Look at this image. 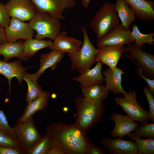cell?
Masks as SVG:
<instances>
[{"mask_svg": "<svg viewBox=\"0 0 154 154\" xmlns=\"http://www.w3.org/2000/svg\"><path fill=\"white\" fill-rule=\"evenodd\" d=\"M46 134L61 148L65 154L86 153L89 142L85 134L74 124L53 123L45 128Z\"/></svg>", "mask_w": 154, "mask_h": 154, "instance_id": "cell-1", "label": "cell"}, {"mask_svg": "<svg viewBox=\"0 0 154 154\" xmlns=\"http://www.w3.org/2000/svg\"><path fill=\"white\" fill-rule=\"evenodd\" d=\"M77 117L75 124L85 134L87 131L99 121L105 112L101 100H94L79 97L75 100Z\"/></svg>", "mask_w": 154, "mask_h": 154, "instance_id": "cell-2", "label": "cell"}, {"mask_svg": "<svg viewBox=\"0 0 154 154\" xmlns=\"http://www.w3.org/2000/svg\"><path fill=\"white\" fill-rule=\"evenodd\" d=\"M120 24L115 5L105 2L90 21L89 25L98 40L103 38Z\"/></svg>", "mask_w": 154, "mask_h": 154, "instance_id": "cell-3", "label": "cell"}, {"mask_svg": "<svg viewBox=\"0 0 154 154\" xmlns=\"http://www.w3.org/2000/svg\"><path fill=\"white\" fill-rule=\"evenodd\" d=\"M83 41L80 48L73 52L68 54L71 61L70 69L76 70L80 74L90 69L95 61L98 51L92 44L88 34L87 29L82 27Z\"/></svg>", "mask_w": 154, "mask_h": 154, "instance_id": "cell-4", "label": "cell"}, {"mask_svg": "<svg viewBox=\"0 0 154 154\" xmlns=\"http://www.w3.org/2000/svg\"><path fill=\"white\" fill-rule=\"evenodd\" d=\"M28 23L36 31L35 37L38 39L48 38L54 40L60 32V19L47 12L37 11Z\"/></svg>", "mask_w": 154, "mask_h": 154, "instance_id": "cell-5", "label": "cell"}, {"mask_svg": "<svg viewBox=\"0 0 154 154\" xmlns=\"http://www.w3.org/2000/svg\"><path fill=\"white\" fill-rule=\"evenodd\" d=\"M13 128L16 135V142L23 154H27L41 137L37 131L33 117L23 121H17Z\"/></svg>", "mask_w": 154, "mask_h": 154, "instance_id": "cell-6", "label": "cell"}, {"mask_svg": "<svg viewBox=\"0 0 154 154\" xmlns=\"http://www.w3.org/2000/svg\"><path fill=\"white\" fill-rule=\"evenodd\" d=\"M123 97H116L114 99L116 104L121 107L127 115L135 121L140 123L148 122V112L138 103L135 91H129Z\"/></svg>", "mask_w": 154, "mask_h": 154, "instance_id": "cell-7", "label": "cell"}, {"mask_svg": "<svg viewBox=\"0 0 154 154\" xmlns=\"http://www.w3.org/2000/svg\"><path fill=\"white\" fill-rule=\"evenodd\" d=\"M129 52V55H125L128 59L133 61L135 60L137 65L143 72L144 75L150 78H154V55L147 53L141 48L131 43L125 47V51Z\"/></svg>", "mask_w": 154, "mask_h": 154, "instance_id": "cell-8", "label": "cell"}, {"mask_svg": "<svg viewBox=\"0 0 154 154\" xmlns=\"http://www.w3.org/2000/svg\"><path fill=\"white\" fill-rule=\"evenodd\" d=\"M5 5L10 17L23 22L30 21L38 11L31 0H9Z\"/></svg>", "mask_w": 154, "mask_h": 154, "instance_id": "cell-9", "label": "cell"}, {"mask_svg": "<svg viewBox=\"0 0 154 154\" xmlns=\"http://www.w3.org/2000/svg\"><path fill=\"white\" fill-rule=\"evenodd\" d=\"M38 11L49 13L60 20H64L66 9L74 7L75 0H31Z\"/></svg>", "mask_w": 154, "mask_h": 154, "instance_id": "cell-10", "label": "cell"}, {"mask_svg": "<svg viewBox=\"0 0 154 154\" xmlns=\"http://www.w3.org/2000/svg\"><path fill=\"white\" fill-rule=\"evenodd\" d=\"M135 41L129 29H126L119 25L101 39L98 40L96 45L98 48L106 46H123Z\"/></svg>", "mask_w": 154, "mask_h": 154, "instance_id": "cell-11", "label": "cell"}, {"mask_svg": "<svg viewBox=\"0 0 154 154\" xmlns=\"http://www.w3.org/2000/svg\"><path fill=\"white\" fill-rule=\"evenodd\" d=\"M11 18L10 24L5 28L7 42H14L19 39L26 40L33 38L34 31L28 23L15 17Z\"/></svg>", "mask_w": 154, "mask_h": 154, "instance_id": "cell-12", "label": "cell"}, {"mask_svg": "<svg viewBox=\"0 0 154 154\" xmlns=\"http://www.w3.org/2000/svg\"><path fill=\"white\" fill-rule=\"evenodd\" d=\"M125 51V47L123 46L98 48L95 62L106 64L111 69L114 70L117 68V63Z\"/></svg>", "mask_w": 154, "mask_h": 154, "instance_id": "cell-13", "label": "cell"}, {"mask_svg": "<svg viewBox=\"0 0 154 154\" xmlns=\"http://www.w3.org/2000/svg\"><path fill=\"white\" fill-rule=\"evenodd\" d=\"M102 143L110 154H138L136 144L132 141L106 137L102 139Z\"/></svg>", "mask_w": 154, "mask_h": 154, "instance_id": "cell-14", "label": "cell"}, {"mask_svg": "<svg viewBox=\"0 0 154 154\" xmlns=\"http://www.w3.org/2000/svg\"><path fill=\"white\" fill-rule=\"evenodd\" d=\"M115 123V126L110 134L114 137L121 138L134 131L139 124L127 115L115 113L111 117Z\"/></svg>", "mask_w": 154, "mask_h": 154, "instance_id": "cell-15", "label": "cell"}, {"mask_svg": "<svg viewBox=\"0 0 154 154\" xmlns=\"http://www.w3.org/2000/svg\"><path fill=\"white\" fill-rule=\"evenodd\" d=\"M31 66H22L20 61L16 60L9 62L0 59V74L5 77L8 80L9 85L7 95L11 93V80L16 77L20 85H22L23 77L24 74Z\"/></svg>", "mask_w": 154, "mask_h": 154, "instance_id": "cell-16", "label": "cell"}, {"mask_svg": "<svg viewBox=\"0 0 154 154\" xmlns=\"http://www.w3.org/2000/svg\"><path fill=\"white\" fill-rule=\"evenodd\" d=\"M83 42L81 40L68 36L66 31L60 32L49 47L70 54L80 49Z\"/></svg>", "mask_w": 154, "mask_h": 154, "instance_id": "cell-17", "label": "cell"}, {"mask_svg": "<svg viewBox=\"0 0 154 154\" xmlns=\"http://www.w3.org/2000/svg\"><path fill=\"white\" fill-rule=\"evenodd\" d=\"M125 74L122 69L117 68L114 70L110 68L104 70L102 74L105 76V87L109 92L115 94H125V91L121 86L122 75Z\"/></svg>", "mask_w": 154, "mask_h": 154, "instance_id": "cell-18", "label": "cell"}, {"mask_svg": "<svg viewBox=\"0 0 154 154\" xmlns=\"http://www.w3.org/2000/svg\"><path fill=\"white\" fill-rule=\"evenodd\" d=\"M102 64L97 62L95 66L89 69L83 73L73 77L72 80L80 84V88L90 86L102 84L104 82V78L101 72Z\"/></svg>", "mask_w": 154, "mask_h": 154, "instance_id": "cell-19", "label": "cell"}, {"mask_svg": "<svg viewBox=\"0 0 154 154\" xmlns=\"http://www.w3.org/2000/svg\"><path fill=\"white\" fill-rule=\"evenodd\" d=\"M141 21L154 20V1L146 0H124Z\"/></svg>", "mask_w": 154, "mask_h": 154, "instance_id": "cell-20", "label": "cell"}, {"mask_svg": "<svg viewBox=\"0 0 154 154\" xmlns=\"http://www.w3.org/2000/svg\"><path fill=\"white\" fill-rule=\"evenodd\" d=\"M65 54V53L62 51L53 49L48 53L41 54L39 60L40 67L36 73L38 78L48 68L54 70L58 63L64 57Z\"/></svg>", "mask_w": 154, "mask_h": 154, "instance_id": "cell-21", "label": "cell"}, {"mask_svg": "<svg viewBox=\"0 0 154 154\" xmlns=\"http://www.w3.org/2000/svg\"><path fill=\"white\" fill-rule=\"evenodd\" d=\"M50 95V92L44 91L36 99L28 103L23 115L17 121H23L33 117L37 112L42 110L46 107Z\"/></svg>", "mask_w": 154, "mask_h": 154, "instance_id": "cell-22", "label": "cell"}, {"mask_svg": "<svg viewBox=\"0 0 154 154\" xmlns=\"http://www.w3.org/2000/svg\"><path fill=\"white\" fill-rule=\"evenodd\" d=\"M23 40H20L14 42H7L0 46V55L3 56V60L8 62L13 57L25 61L28 60V58L23 53Z\"/></svg>", "mask_w": 154, "mask_h": 154, "instance_id": "cell-23", "label": "cell"}, {"mask_svg": "<svg viewBox=\"0 0 154 154\" xmlns=\"http://www.w3.org/2000/svg\"><path fill=\"white\" fill-rule=\"evenodd\" d=\"M115 7L122 25L126 29H129L136 16L133 10L124 0H116Z\"/></svg>", "mask_w": 154, "mask_h": 154, "instance_id": "cell-24", "label": "cell"}, {"mask_svg": "<svg viewBox=\"0 0 154 154\" xmlns=\"http://www.w3.org/2000/svg\"><path fill=\"white\" fill-rule=\"evenodd\" d=\"M38 79L36 73L32 74L26 72L23 77V80L26 82L28 85L25 101L28 103L36 99L43 92L37 82Z\"/></svg>", "mask_w": 154, "mask_h": 154, "instance_id": "cell-25", "label": "cell"}, {"mask_svg": "<svg viewBox=\"0 0 154 154\" xmlns=\"http://www.w3.org/2000/svg\"><path fill=\"white\" fill-rule=\"evenodd\" d=\"M52 42L50 40H39L32 38L25 40L23 43V51L27 57H31L39 50L50 47Z\"/></svg>", "mask_w": 154, "mask_h": 154, "instance_id": "cell-26", "label": "cell"}, {"mask_svg": "<svg viewBox=\"0 0 154 154\" xmlns=\"http://www.w3.org/2000/svg\"><path fill=\"white\" fill-rule=\"evenodd\" d=\"M127 136L131 141L135 142L138 154H154V138L143 139L132 132Z\"/></svg>", "mask_w": 154, "mask_h": 154, "instance_id": "cell-27", "label": "cell"}, {"mask_svg": "<svg viewBox=\"0 0 154 154\" xmlns=\"http://www.w3.org/2000/svg\"><path fill=\"white\" fill-rule=\"evenodd\" d=\"M84 97L94 100L106 99L109 92L102 84H97L81 88Z\"/></svg>", "mask_w": 154, "mask_h": 154, "instance_id": "cell-28", "label": "cell"}, {"mask_svg": "<svg viewBox=\"0 0 154 154\" xmlns=\"http://www.w3.org/2000/svg\"><path fill=\"white\" fill-rule=\"evenodd\" d=\"M52 143V138L46 134L38 139L27 154H48Z\"/></svg>", "mask_w": 154, "mask_h": 154, "instance_id": "cell-29", "label": "cell"}, {"mask_svg": "<svg viewBox=\"0 0 154 154\" xmlns=\"http://www.w3.org/2000/svg\"><path fill=\"white\" fill-rule=\"evenodd\" d=\"M132 29L131 34L135 40L134 44L136 46L141 48L146 43L152 45V42L154 41L153 38L154 36L153 32L147 34H143L140 31L137 26L136 25L133 26Z\"/></svg>", "mask_w": 154, "mask_h": 154, "instance_id": "cell-30", "label": "cell"}, {"mask_svg": "<svg viewBox=\"0 0 154 154\" xmlns=\"http://www.w3.org/2000/svg\"><path fill=\"white\" fill-rule=\"evenodd\" d=\"M134 131L135 134L141 138H154V122L141 123L135 128Z\"/></svg>", "mask_w": 154, "mask_h": 154, "instance_id": "cell-31", "label": "cell"}, {"mask_svg": "<svg viewBox=\"0 0 154 154\" xmlns=\"http://www.w3.org/2000/svg\"><path fill=\"white\" fill-rule=\"evenodd\" d=\"M0 146L13 148L20 151L15 140L8 134L0 130Z\"/></svg>", "mask_w": 154, "mask_h": 154, "instance_id": "cell-32", "label": "cell"}, {"mask_svg": "<svg viewBox=\"0 0 154 154\" xmlns=\"http://www.w3.org/2000/svg\"><path fill=\"white\" fill-rule=\"evenodd\" d=\"M0 130L8 134L16 141V135L14 129L10 126L6 116L3 112L0 110Z\"/></svg>", "mask_w": 154, "mask_h": 154, "instance_id": "cell-33", "label": "cell"}, {"mask_svg": "<svg viewBox=\"0 0 154 154\" xmlns=\"http://www.w3.org/2000/svg\"><path fill=\"white\" fill-rule=\"evenodd\" d=\"M149 106L148 112V119L152 122H154V96L149 91L148 87H144L143 90Z\"/></svg>", "mask_w": 154, "mask_h": 154, "instance_id": "cell-34", "label": "cell"}, {"mask_svg": "<svg viewBox=\"0 0 154 154\" xmlns=\"http://www.w3.org/2000/svg\"><path fill=\"white\" fill-rule=\"evenodd\" d=\"M10 17L5 5L0 3V25L4 28L8 26L11 21Z\"/></svg>", "mask_w": 154, "mask_h": 154, "instance_id": "cell-35", "label": "cell"}, {"mask_svg": "<svg viewBox=\"0 0 154 154\" xmlns=\"http://www.w3.org/2000/svg\"><path fill=\"white\" fill-rule=\"evenodd\" d=\"M136 72L138 76L144 80L147 84L148 88L150 92L154 96V80L145 76L143 74L142 70L140 68H137Z\"/></svg>", "mask_w": 154, "mask_h": 154, "instance_id": "cell-36", "label": "cell"}, {"mask_svg": "<svg viewBox=\"0 0 154 154\" xmlns=\"http://www.w3.org/2000/svg\"><path fill=\"white\" fill-rule=\"evenodd\" d=\"M86 153L89 154H106L103 150L98 148L90 142L88 143L86 149Z\"/></svg>", "mask_w": 154, "mask_h": 154, "instance_id": "cell-37", "label": "cell"}, {"mask_svg": "<svg viewBox=\"0 0 154 154\" xmlns=\"http://www.w3.org/2000/svg\"><path fill=\"white\" fill-rule=\"evenodd\" d=\"M0 154H23V153L15 149L0 146Z\"/></svg>", "mask_w": 154, "mask_h": 154, "instance_id": "cell-38", "label": "cell"}, {"mask_svg": "<svg viewBox=\"0 0 154 154\" xmlns=\"http://www.w3.org/2000/svg\"><path fill=\"white\" fill-rule=\"evenodd\" d=\"M52 146L48 154H64V152L61 148L52 140Z\"/></svg>", "mask_w": 154, "mask_h": 154, "instance_id": "cell-39", "label": "cell"}, {"mask_svg": "<svg viewBox=\"0 0 154 154\" xmlns=\"http://www.w3.org/2000/svg\"><path fill=\"white\" fill-rule=\"evenodd\" d=\"M7 42L5 28L0 25V46Z\"/></svg>", "mask_w": 154, "mask_h": 154, "instance_id": "cell-40", "label": "cell"}, {"mask_svg": "<svg viewBox=\"0 0 154 154\" xmlns=\"http://www.w3.org/2000/svg\"><path fill=\"white\" fill-rule=\"evenodd\" d=\"M82 5L85 8H87L89 6L90 0H82Z\"/></svg>", "mask_w": 154, "mask_h": 154, "instance_id": "cell-41", "label": "cell"}, {"mask_svg": "<svg viewBox=\"0 0 154 154\" xmlns=\"http://www.w3.org/2000/svg\"><path fill=\"white\" fill-rule=\"evenodd\" d=\"M68 110V109L66 107L64 108L63 109V110L64 112H66Z\"/></svg>", "mask_w": 154, "mask_h": 154, "instance_id": "cell-42", "label": "cell"}]
</instances>
